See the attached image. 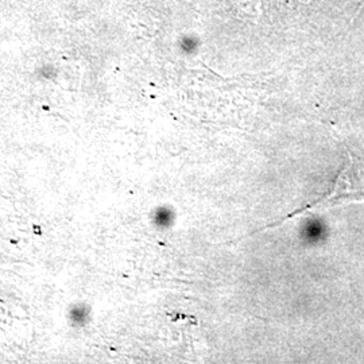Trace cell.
<instances>
[{"mask_svg": "<svg viewBox=\"0 0 364 364\" xmlns=\"http://www.w3.org/2000/svg\"><path fill=\"white\" fill-rule=\"evenodd\" d=\"M348 165L338 176L335 189L331 195L317 204H338L341 201L364 200V161L348 153Z\"/></svg>", "mask_w": 364, "mask_h": 364, "instance_id": "obj_1", "label": "cell"}, {"mask_svg": "<svg viewBox=\"0 0 364 364\" xmlns=\"http://www.w3.org/2000/svg\"><path fill=\"white\" fill-rule=\"evenodd\" d=\"M91 317V308L87 304H73L69 308L68 318L72 323V326H85L90 321Z\"/></svg>", "mask_w": 364, "mask_h": 364, "instance_id": "obj_2", "label": "cell"}]
</instances>
